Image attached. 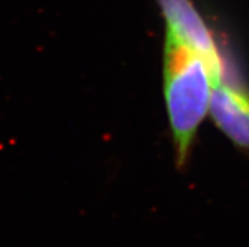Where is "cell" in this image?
<instances>
[{
  "mask_svg": "<svg viewBox=\"0 0 249 247\" xmlns=\"http://www.w3.org/2000/svg\"><path fill=\"white\" fill-rule=\"evenodd\" d=\"M209 113L228 138L249 151V94L219 82L213 90Z\"/></svg>",
  "mask_w": 249,
  "mask_h": 247,
  "instance_id": "obj_2",
  "label": "cell"
},
{
  "mask_svg": "<svg viewBox=\"0 0 249 247\" xmlns=\"http://www.w3.org/2000/svg\"><path fill=\"white\" fill-rule=\"evenodd\" d=\"M224 69L186 44L166 35L163 50V95L177 165L189 160L194 140L210 109L213 90Z\"/></svg>",
  "mask_w": 249,
  "mask_h": 247,
  "instance_id": "obj_1",
  "label": "cell"
}]
</instances>
